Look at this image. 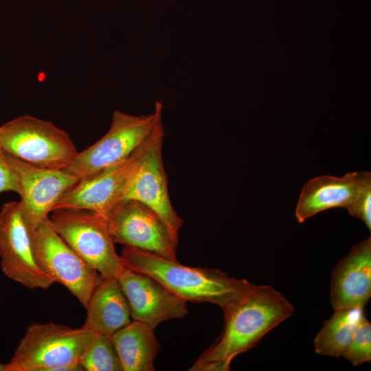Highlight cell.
<instances>
[{
  "label": "cell",
  "mask_w": 371,
  "mask_h": 371,
  "mask_svg": "<svg viewBox=\"0 0 371 371\" xmlns=\"http://www.w3.org/2000/svg\"><path fill=\"white\" fill-rule=\"evenodd\" d=\"M292 304L269 285H254L224 312L221 336L189 369L226 371L238 355L254 347L268 332L293 315Z\"/></svg>",
  "instance_id": "1"
},
{
  "label": "cell",
  "mask_w": 371,
  "mask_h": 371,
  "mask_svg": "<svg viewBox=\"0 0 371 371\" xmlns=\"http://www.w3.org/2000/svg\"><path fill=\"white\" fill-rule=\"evenodd\" d=\"M123 265L148 275L186 302H208L226 311L253 286L245 279L229 276L217 269L186 266L154 252L124 246Z\"/></svg>",
  "instance_id": "2"
},
{
  "label": "cell",
  "mask_w": 371,
  "mask_h": 371,
  "mask_svg": "<svg viewBox=\"0 0 371 371\" xmlns=\"http://www.w3.org/2000/svg\"><path fill=\"white\" fill-rule=\"evenodd\" d=\"M95 334L53 322L26 330L12 359L0 371H82L80 357Z\"/></svg>",
  "instance_id": "3"
},
{
  "label": "cell",
  "mask_w": 371,
  "mask_h": 371,
  "mask_svg": "<svg viewBox=\"0 0 371 371\" xmlns=\"http://www.w3.org/2000/svg\"><path fill=\"white\" fill-rule=\"evenodd\" d=\"M162 112L160 101L155 102L153 112L147 115H134L115 110L108 131L78 152L64 170L80 180L126 160L163 122Z\"/></svg>",
  "instance_id": "4"
},
{
  "label": "cell",
  "mask_w": 371,
  "mask_h": 371,
  "mask_svg": "<svg viewBox=\"0 0 371 371\" xmlns=\"http://www.w3.org/2000/svg\"><path fill=\"white\" fill-rule=\"evenodd\" d=\"M0 148L23 161L50 169H64L78 153L65 130L30 115L0 126Z\"/></svg>",
  "instance_id": "5"
},
{
  "label": "cell",
  "mask_w": 371,
  "mask_h": 371,
  "mask_svg": "<svg viewBox=\"0 0 371 371\" xmlns=\"http://www.w3.org/2000/svg\"><path fill=\"white\" fill-rule=\"evenodd\" d=\"M49 219L69 246L103 278H117L124 269L102 215L86 210L61 208L53 210Z\"/></svg>",
  "instance_id": "6"
},
{
  "label": "cell",
  "mask_w": 371,
  "mask_h": 371,
  "mask_svg": "<svg viewBox=\"0 0 371 371\" xmlns=\"http://www.w3.org/2000/svg\"><path fill=\"white\" fill-rule=\"evenodd\" d=\"M165 132L160 123L143 143L137 164L122 192L120 201L135 200L152 209L161 219L177 247L183 220L170 199L162 158Z\"/></svg>",
  "instance_id": "7"
},
{
  "label": "cell",
  "mask_w": 371,
  "mask_h": 371,
  "mask_svg": "<svg viewBox=\"0 0 371 371\" xmlns=\"http://www.w3.org/2000/svg\"><path fill=\"white\" fill-rule=\"evenodd\" d=\"M30 231L40 267L54 282L66 287L85 308L102 276L69 246L49 218Z\"/></svg>",
  "instance_id": "8"
},
{
  "label": "cell",
  "mask_w": 371,
  "mask_h": 371,
  "mask_svg": "<svg viewBox=\"0 0 371 371\" xmlns=\"http://www.w3.org/2000/svg\"><path fill=\"white\" fill-rule=\"evenodd\" d=\"M0 260L5 276L30 289H47L54 283L36 260L19 201H7L0 209Z\"/></svg>",
  "instance_id": "9"
},
{
  "label": "cell",
  "mask_w": 371,
  "mask_h": 371,
  "mask_svg": "<svg viewBox=\"0 0 371 371\" xmlns=\"http://www.w3.org/2000/svg\"><path fill=\"white\" fill-rule=\"evenodd\" d=\"M105 219L115 243L177 260V247L167 227L160 217L144 203L135 200L121 201Z\"/></svg>",
  "instance_id": "10"
},
{
  "label": "cell",
  "mask_w": 371,
  "mask_h": 371,
  "mask_svg": "<svg viewBox=\"0 0 371 371\" xmlns=\"http://www.w3.org/2000/svg\"><path fill=\"white\" fill-rule=\"evenodd\" d=\"M19 186V201L30 229L49 218L61 196L79 180L64 169L40 167L4 152Z\"/></svg>",
  "instance_id": "11"
},
{
  "label": "cell",
  "mask_w": 371,
  "mask_h": 371,
  "mask_svg": "<svg viewBox=\"0 0 371 371\" xmlns=\"http://www.w3.org/2000/svg\"><path fill=\"white\" fill-rule=\"evenodd\" d=\"M117 279L135 321L155 329L162 322L188 314L186 301L148 275L124 267Z\"/></svg>",
  "instance_id": "12"
},
{
  "label": "cell",
  "mask_w": 371,
  "mask_h": 371,
  "mask_svg": "<svg viewBox=\"0 0 371 371\" xmlns=\"http://www.w3.org/2000/svg\"><path fill=\"white\" fill-rule=\"evenodd\" d=\"M142 145L126 160L79 180L61 196L54 210H86L106 218L120 201L124 188L137 164Z\"/></svg>",
  "instance_id": "13"
},
{
  "label": "cell",
  "mask_w": 371,
  "mask_h": 371,
  "mask_svg": "<svg viewBox=\"0 0 371 371\" xmlns=\"http://www.w3.org/2000/svg\"><path fill=\"white\" fill-rule=\"evenodd\" d=\"M371 297V238L355 245L332 272L330 301L334 310L364 308Z\"/></svg>",
  "instance_id": "14"
},
{
  "label": "cell",
  "mask_w": 371,
  "mask_h": 371,
  "mask_svg": "<svg viewBox=\"0 0 371 371\" xmlns=\"http://www.w3.org/2000/svg\"><path fill=\"white\" fill-rule=\"evenodd\" d=\"M371 181V173L359 171L337 177L323 175L313 178L303 186L295 215L299 223L330 209L346 208L363 187Z\"/></svg>",
  "instance_id": "15"
},
{
  "label": "cell",
  "mask_w": 371,
  "mask_h": 371,
  "mask_svg": "<svg viewBox=\"0 0 371 371\" xmlns=\"http://www.w3.org/2000/svg\"><path fill=\"white\" fill-rule=\"evenodd\" d=\"M85 308L82 327L95 335L111 337L131 322L128 302L115 278L102 277Z\"/></svg>",
  "instance_id": "16"
},
{
  "label": "cell",
  "mask_w": 371,
  "mask_h": 371,
  "mask_svg": "<svg viewBox=\"0 0 371 371\" xmlns=\"http://www.w3.org/2000/svg\"><path fill=\"white\" fill-rule=\"evenodd\" d=\"M155 329L133 320L111 336L123 371H153L160 345Z\"/></svg>",
  "instance_id": "17"
},
{
  "label": "cell",
  "mask_w": 371,
  "mask_h": 371,
  "mask_svg": "<svg viewBox=\"0 0 371 371\" xmlns=\"http://www.w3.org/2000/svg\"><path fill=\"white\" fill-rule=\"evenodd\" d=\"M364 316L363 308L335 310L314 339L315 352L333 357H343Z\"/></svg>",
  "instance_id": "18"
},
{
  "label": "cell",
  "mask_w": 371,
  "mask_h": 371,
  "mask_svg": "<svg viewBox=\"0 0 371 371\" xmlns=\"http://www.w3.org/2000/svg\"><path fill=\"white\" fill-rule=\"evenodd\" d=\"M80 364L87 371H123L110 336L95 335L82 352Z\"/></svg>",
  "instance_id": "19"
},
{
  "label": "cell",
  "mask_w": 371,
  "mask_h": 371,
  "mask_svg": "<svg viewBox=\"0 0 371 371\" xmlns=\"http://www.w3.org/2000/svg\"><path fill=\"white\" fill-rule=\"evenodd\" d=\"M343 357L354 366L371 361V324L365 316Z\"/></svg>",
  "instance_id": "20"
},
{
  "label": "cell",
  "mask_w": 371,
  "mask_h": 371,
  "mask_svg": "<svg viewBox=\"0 0 371 371\" xmlns=\"http://www.w3.org/2000/svg\"><path fill=\"white\" fill-rule=\"evenodd\" d=\"M350 215L361 220L371 229V181L361 190L355 201L346 208Z\"/></svg>",
  "instance_id": "21"
},
{
  "label": "cell",
  "mask_w": 371,
  "mask_h": 371,
  "mask_svg": "<svg viewBox=\"0 0 371 371\" xmlns=\"http://www.w3.org/2000/svg\"><path fill=\"white\" fill-rule=\"evenodd\" d=\"M19 190L17 177L10 166L4 151L0 148V194L14 192L19 194Z\"/></svg>",
  "instance_id": "22"
}]
</instances>
